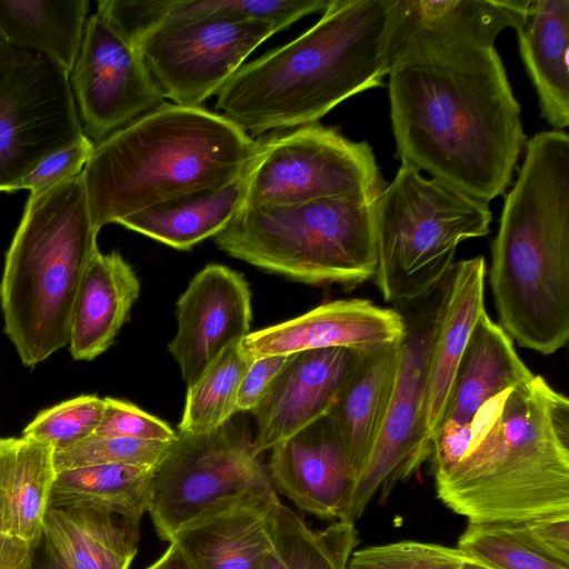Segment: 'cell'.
<instances>
[{
  "label": "cell",
  "mask_w": 569,
  "mask_h": 569,
  "mask_svg": "<svg viewBox=\"0 0 569 569\" xmlns=\"http://www.w3.org/2000/svg\"><path fill=\"white\" fill-rule=\"evenodd\" d=\"M241 341L227 347L188 388L179 432L207 433L227 423L237 411L241 381L252 363Z\"/></svg>",
  "instance_id": "cell-31"
},
{
  "label": "cell",
  "mask_w": 569,
  "mask_h": 569,
  "mask_svg": "<svg viewBox=\"0 0 569 569\" xmlns=\"http://www.w3.org/2000/svg\"><path fill=\"white\" fill-rule=\"evenodd\" d=\"M370 349V348H369ZM366 349L331 347L290 355L251 411L257 455L326 418Z\"/></svg>",
  "instance_id": "cell-17"
},
{
  "label": "cell",
  "mask_w": 569,
  "mask_h": 569,
  "mask_svg": "<svg viewBox=\"0 0 569 569\" xmlns=\"http://www.w3.org/2000/svg\"><path fill=\"white\" fill-rule=\"evenodd\" d=\"M447 289L448 274L426 296L395 306L405 329L391 400L379 438L355 479L341 521L355 523L376 493L380 501L386 499L399 481L408 479L431 456L426 433L427 383Z\"/></svg>",
  "instance_id": "cell-10"
},
{
  "label": "cell",
  "mask_w": 569,
  "mask_h": 569,
  "mask_svg": "<svg viewBox=\"0 0 569 569\" xmlns=\"http://www.w3.org/2000/svg\"><path fill=\"white\" fill-rule=\"evenodd\" d=\"M331 0H164V17L222 16L267 20L280 30L306 14L325 11ZM161 20V21H162ZM160 21V22H161Z\"/></svg>",
  "instance_id": "cell-34"
},
{
  "label": "cell",
  "mask_w": 569,
  "mask_h": 569,
  "mask_svg": "<svg viewBox=\"0 0 569 569\" xmlns=\"http://www.w3.org/2000/svg\"><path fill=\"white\" fill-rule=\"evenodd\" d=\"M251 317V292L241 273L212 263L191 279L177 302V333L168 346L188 388L250 333Z\"/></svg>",
  "instance_id": "cell-16"
},
{
  "label": "cell",
  "mask_w": 569,
  "mask_h": 569,
  "mask_svg": "<svg viewBox=\"0 0 569 569\" xmlns=\"http://www.w3.org/2000/svg\"><path fill=\"white\" fill-rule=\"evenodd\" d=\"M533 375L513 340L485 310L457 367L438 429L469 423L483 405Z\"/></svg>",
  "instance_id": "cell-25"
},
{
  "label": "cell",
  "mask_w": 569,
  "mask_h": 569,
  "mask_svg": "<svg viewBox=\"0 0 569 569\" xmlns=\"http://www.w3.org/2000/svg\"><path fill=\"white\" fill-rule=\"evenodd\" d=\"M170 442L92 435L74 445L54 451L57 472L94 465H132L153 468Z\"/></svg>",
  "instance_id": "cell-36"
},
{
  "label": "cell",
  "mask_w": 569,
  "mask_h": 569,
  "mask_svg": "<svg viewBox=\"0 0 569 569\" xmlns=\"http://www.w3.org/2000/svg\"><path fill=\"white\" fill-rule=\"evenodd\" d=\"M533 541L548 555L569 563V515L523 522Z\"/></svg>",
  "instance_id": "cell-41"
},
{
  "label": "cell",
  "mask_w": 569,
  "mask_h": 569,
  "mask_svg": "<svg viewBox=\"0 0 569 569\" xmlns=\"http://www.w3.org/2000/svg\"><path fill=\"white\" fill-rule=\"evenodd\" d=\"M88 11L87 0H0V28L7 43L40 54L69 73Z\"/></svg>",
  "instance_id": "cell-28"
},
{
  "label": "cell",
  "mask_w": 569,
  "mask_h": 569,
  "mask_svg": "<svg viewBox=\"0 0 569 569\" xmlns=\"http://www.w3.org/2000/svg\"><path fill=\"white\" fill-rule=\"evenodd\" d=\"M290 355L257 358L247 370L237 397V411H252L289 360Z\"/></svg>",
  "instance_id": "cell-40"
},
{
  "label": "cell",
  "mask_w": 569,
  "mask_h": 569,
  "mask_svg": "<svg viewBox=\"0 0 569 569\" xmlns=\"http://www.w3.org/2000/svg\"><path fill=\"white\" fill-rule=\"evenodd\" d=\"M527 0H397L387 44L389 72L408 64H456L495 49Z\"/></svg>",
  "instance_id": "cell-15"
},
{
  "label": "cell",
  "mask_w": 569,
  "mask_h": 569,
  "mask_svg": "<svg viewBox=\"0 0 569 569\" xmlns=\"http://www.w3.org/2000/svg\"><path fill=\"white\" fill-rule=\"evenodd\" d=\"M38 546L0 530V569H32Z\"/></svg>",
  "instance_id": "cell-43"
},
{
  "label": "cell",
  "mask_w": 569,
  "mask_h": 569,
  "mask_svg": "<svg viewBox=\"0 0 569 569\" xmlns=\"http://www.w3.org/2000/svg\"><path fill=\"white\" fill-rule=\"evenodd\" d=\"M489 203L401 164L375 201V283L393 306L433 290L455 264L460 242L490 232Z\"/></svg>",
  "instance_id": "cell-8"
},
{
  "label": "cell",
  "mask_w": 569,
  "mask_h": 569,
  "mask_svg": "<svg viewBox=\"0 0 569 569\" xmlns=\"http://www.w3.org/2000/svg\"><path fill=\"white\" fill-rule=\"evenodd\" d=\"M259 141L221 113L164 102L94 144L81 176L93 224L242 176Z\"/></svg>",
  "instance_id": "cell-5"
},
{
  "label": "cell",
  "mask_w": 569,
  "mask_h": 569,
  "mask_svg": "<svg viewBox=\"0 0 569 569\" xmlns=\"http://www.w3.org/2000/svg\"><path fill=\"white\" fill-rule=\"evenodd\" d=\"M276 491L246 425L207 433L177 431L149 479V513L160 539L224 507Z\"/></svg>",
  "instance_id": "cell-9"
},
{
  "label": "cell",
  "mask_w": 569,
  "mask_h": 569,
  "mask_svg": "<svg viewBox=\"0 0 569 569\" xmlns=\"http://www.w3.org/2000/svg\"><path fill=\"white\" fill-rule=\"evenodd\" d=\"M18 438L0 437V530L11 532L10 500Z\"/></svg>",
  "instance_id": "cell-42"
},
{
  "label": "cell",
  "mask_w": 569,
  "mask_h": 569,
  "mask_svg": "<svg viewBox=\"0 0 569 569\" xmlns=\"http://www.w3.org/2000/svg\"><path fill=\"white\" fill-rule=\"evenodd\" d=\"M270 450L267 470L277 492L316 517L342 520L355 477L327 417Z\"/></svg>",
  "instance_id": "cell-19"
},
{
  "label": "cell",
  "mask_w": 569,
  "mask_h": 569,
  "mask_svg": "<svg viewBox=\"0 0 569 569\" xmlns=\"http://www.w3.org/2000/svg\"><path fill=\"white\" fill-rule=\"evenodd\" d=\"M389 101L401 164L486 203L505 193L527 138L496 49L456 64L397 67Z\"/></svg>",
  "instance_id": "cell-2"
},
{
  "label": "cell",
  "mask_w": 569,
  "mask_h": 569,
  "mask_svg": "<svg viewBox=\"0 0 569 569\" xmlns=\"http://www.w3.org/2000/svg\"><path fill=\"white\" fill-rule=\"evenodd\" d=\"M54 448L32 438H18L11 482V532L38 546L57 476Z\"/></svg>",
  "instance_id": "cell-32"
},
{
  "label": "cell",
  "mask_w": 569,
  "mask_h": 569,
  "mask_svg": "<svg viewBox=\"0 0 569 569\" xmlns=\"http://www.w3.org/2000/svg\"><path fill=\"white\" fill-rule=\"evenodd\" d=\"M465 558L457 547L402 540L355 550L347 569H463Z\"/></svg>",
  "instance_id": "cell-37"
},
{
  "label": "cell",
  "mask_w": 569,
  "mask_h": 569,
  "mask_svg": "<svg viewBox=\"0 0 569 569\" xmlns=\"http://www.w3.org/2000/svg\"><path fill=\"white\" fill-rule=\"evenodd\" d=\"M397 0H331L292 41L242 64L216 108L249 136L316 123L341 101L383 84Z\"/></svg>",
  "instance_id": "cell-3"
},
{
  "label": "cell",
  "mask_w": 569,
  "mask_h": 569,
  "mask_svg": "<svg viewBox=\"0 0 569 569\" xmlns=\"http://www.w3.org/2000/svg\"><path fill=\"white\" fill-rule=\"evenodd\" d=\"M399 341L365 350L327 416L355 479L368 460L388 412Z\"/></svg>",
  "instance_id": "cell-21"
},
{
  "label": "cell",
  "mask_w": 569,
  "mask_h": 569,
  "mask_svg": "<svg viewBox=\"0 0 569 569\" xmlns=\"http://www.w3.org/2000/svg\"><path fill=\"white\" fill-rule=\"evenodd\" d=\"M151 469L94 465L59 471L49 507H92L140 520L148 509Z\"/></svg>",
  "instance_id": "cell-29"
},
{
  "label": "cell",
  "mask_w": 569,
  "mask_h": 569,
  "mask_svg": "<svg viewBox=\"0 0 569 569\" xmlns=\"http://www.w3.org/2000/svg\"><path fill=\"white\" fill-rule=\"evenodd\" d=\"M140 520L92 507H48L42 537L68 569H129Z\"/></svg>",
  "instance_id": "cell-26"
},
{
  "label": "cell",
  "mask_w": 569,
  "mask_h": 569,
  "mask_svg": "<svg viewBox=\"0 0 569 569\" xmlns=\"http://www.w3.org/2000/svg\"><path fill=\"white\" fill-rule=\"evenodd\" d=\"M382 189L371 147L316 122L259 141L242 207L330 197L376 200Z\"/></svg>",
  "instance_id": "cell-11"
},
{
  "label": "cell",
  "mask_w": 569,
  "mask_h": 569,
  "mask_svg": "<svg viewBox=\"0 0 569 569\" xmlns=\"http://www.w3.org/2000/svg\"><path fill=\"white\" fill-rule=\"evenodd\" d=\"M98 232L81 173L30 193L0 281L3 330L23 366L33 368L68 345Z\"/></svg>",
  "instance_id": "cell-6"
},
{
  "label": "cell",
  "mask_w": 569,
  "mask_h": 569,
  "mask_svg": "<svg viewBox=\"0 0 569 569\" xmlns=\"http://www.w3.org/2000/svg\"><path fill=\"white\" fill-rule=\"evenodd\" d=\"M489 281L499 325L545 356L569 339V137L527 140L491 243Z\"/></svg>",
  "instance_id": "cell-4"
},
{
  "label": "cell",
  "mask_w": 569,
  "mask_h": 569,
  "mask_svg": "<svg viewBox=\"0 0 569 569\" xmlns=\"http://www.w3.org/2000/svg\"><path fill=\"white\" fill-rule=\"evenodd\" d=\"M357 545L355 523L335 521L313 530L281 502L274 541L261 569H347Z\"/></svg>",
  "instance_id": "cell-30"
},
{
  "label": "cell",
  "mask_w": 569,
  "mask_h": 569,
  "mask_svg": "<svg viewBox=\"0 0 569 569\" xmlns=\"http://www.w3.org/2000/svg\"><path fill=\"white\" fill-rule=\"evenodd\" d=\"M248 171L249 168L238 179L221 188L207 189L153 206L121 219L118 224L171 248L189 250L218 234L242 208Z\"/></svg>",
  "instance_id": "cell-27"
},
{
  "label": "cell",
  "mask_w": 569,
  "mask_h": 569,
  "mask_svg": "<svg viewBox=\"0 0 569 569\" xmlns=\"http://www.w3.org/2000/svg\"><path fill=\"white\" fill-rule=\"evenodd\" d=\"M375 201L330 197L242 207L213 239L227 254L266 271L353 288L377 270Z\"/></svg>",
  "instance_id": "cell-7"
},
{
  "label": "cell",
  "mask_w": 569,
  "mask_h": 569,
  "mask_svg": "<svg viewBox=\"0 0 569 569\" xmlns=\"http://www.w3.org/2000/svg\"><path fill=\"white\" fill-rule=\"evenodd\" d=\"M47 560L43 569H68L66 563L51 550L46 549Z\"/></svg>",
  "instance_id": "cell-45"
},
{
  "label": "cell",
  "mask_w": 569,
  "mask_h": 569,
  "mask_svg": "<svg viewBox=\"0 0 569 569\" xmlns=\"http://www.w3.org/2000/svg\"><path fill=\"white\" fill-rule=\"evenodd\" d=\"M103 399L104 410L94 432L96 436L159 442L174 440L177 431L163 420L141 410L131 402L111 397Z\"/></svg>",
  "instance_id": "cell-38"
},
{
  "label": "cell",
  "mask_w": 569,
  "mask_h": 569,
  "mask_svg": "<svg viewBox=\"0 0 569 569\" xmlns=\"http://www.w3.org/2000/svg\"><path fill=\"white\" fill-rule=\"evenodd\" d=\"M403 319L396 308L368 299L330 301L281 323L247 335L241 346L253 360L331 347L369 349L400 340Z\"/></svg>",
  "instance_id": "cell-18"
},
{
  "label": "cell",
  "mask_w": 569,
  "mask_h": 569,
  "mask_svg": "<svg viewBox=\"0 0 569 569\" xmlns=\"http://www.w3.org/2000/svg\"><path fill=\"white\" fill-rule=\"evenodd\" d=\"M69 82L94 143L166 102L138 47L99 11L87 20Z\"/></svg>",
  "instance_id": "cell-14"
},
{
  "label": "cell",
  "mask_w": 569,
  "mask_h": 569,
  "mask_svg": "<svg viewBox=\"0 0 569 569\" xmlns=\"http://www.w3.org/2000/svg\"><path fill=\"white\" fill-rule=\"evenodd\" d=\"M438 498L471 523H523L569 515V400L540 375L446 425Z\"/></svg>",
  "instance_id": "cell-1"
},
{
  "label": "cell",
  "mask_w": 569,
  "mask_h": 569,
  "mask_svg": "<svg viewBox=\"0 0 569 569\" xmlns=\"http://www.w3.org/2000/svg\"><path fill=\"white\" fill-rule=\"evenodd\" d=\"M278 31L276 23L258 19L167 18L134 44L164 98L180 106L201 107Z\"/></svg>",
  "instance_id": "cell-13"
},
{
  "label": "cell",
  "mask_w": 569,
  "mask_h": 569,
  "mask_svg": "<svg viewBox=\"0 0 569 569\" xmlns=\"http://www.w3.org/2000/svg\"><path fill=\"white\" fill-rule=\"evenodd\" d=\"M457 548L492 569H569L533 541L525 523L469 522Z\"/></svg>",
  "instance_id": "cell-33"
},
{
  "label": "cell",
  "mask_w": 569,
  "mask_h": 569,
  "mask_svg": "<svg viewBox=\"0 0 569 569\" xmlns=\"http://www.w3.org/2000/svg\"><path fill=\"white\" fill-rule=\"evenodd\" d=\"M280 505L277 491L239 501L189 523L171 541L197 569H261Z\"/></svg>",
  "instance_id": "cell-20"
},
{
  "label": "cell",
  "mask_w": 569,
  "mask_h": 569,
  "mask_svg": "<svg viewBox=\"0 0 569 569\" xmlns=\"http://www.w3.org/2000/svg\"><path fill=\"white\" fill-rule=\"evenodd\" d=\"M515 29L541 114L562 131L569 124V0H527Z\"/></svg>",
  "instance_id": "cell-24"
},
{
  "label": "cell",
  "mask_w": 569,
  "mask_h": 569,
  "mask_svg": "<svg viewBox=\"0 0 569 569\" xmlns=\"http://www.w3.org/2000/svg\"><path fill=\"white\" fill-rule=\"evenodd\" d=\"M140 293V282L123 257L100 250L82 277L72 311L69 350L74 360L91 361L112 345Z\"/></svg>",
  "instance_id": "cell-23"
},
{
  "label": "cell",
  "mask_w": 569,
  "mask_h": 569,
  "mask_svg": "<svg viewBox=\"0 0 569 569\" xmlns=\"http://www.w3.org/2000/svg\"><path fill=\"white\" fill-rule=\"evenodd\" d=\"M83 133L69 73L51 60L0 47V191Z\"/></svg>",
  "instance_id": "cell-12"
},
{
  "label": "cell",
  "mask_w": 569,
  "mask_h": 569,
  "mask_svg": "<svg viewBox=\"0 0 569 569\" xmlns=\"http://www.w3.org/2000/svg\"><path fill=\"white\" fill-rule=\"evenodd\" d=\"M485 279L483 256L455 262L448 273L447 296L431 349L427 383L426 433L430 445L469 337L486 310Z\"/></svg>",
  "instance_id": "cell-22"
},
{
  "label": "cell",
  "mask_w": 569,
  "mask_h": 569,
  "mask_svg": "<svg viewBox=\"0 0 569 569\" xmlns=\"http://www.w3.org/2000/svg\"><path fill=\"white\" fill-rule=\"evenodd\" d=\"M144 569H197L180 546L170 541L166 551Z\"/></svg>",
  "instance_id": "cell-44"
},
{
  "label": "cell",
  "mask_w": 569,
  "mask_h": 569,
  "mask_svg": "<svg viewBox=\"0 0 569 569\" xmlns=\"http://www.w3.org/2000/svg\"><path fill=\"white\" fill-rule=\"evenodd\" d=\"M103 410V398L81 395L41 410L24 427L21 437L48 442L60 450L94 435Z\"/></svg>",
  "instance_id": "cell-35"
},
{
  "label": "cell",
  "mask_w": 569,
  "mask_h": 569,
  "mask_svg": "<svg viewBox=\"0 0 569 569\" xmlns=\"http://www.w3.org/2000/svg\"><path fill=\"white\" fill-rule=\"evenodd\" d=\"M7 43L6 38L2 33V30L0 28V47L4 46Z\"/></svg>",
  "instance_id": "cell-47"
},
{
  "label": "cell",
  "mask_w": 569,
  "mask_h": 569,
  "mask_svg": "<svg viewBox=\"0 0 569 569\" xmlns=\"http://www.w3.org/2000/svg\"><path fill=\"white\" fill-rule=\"evenodd\" d=\"M463 569H492V568H489L478 561L471 560L466 557L465 561H463Z\"/></svg>",
  "instance_id": "cell-46"
},
{
  "label": "cell",
  "mask_w": 569,
  "mask_h": 569,
  "mask_svg": "<svg viewBox=\"0 0 569 569\" xmlns=\"http://www.w3.org/2000/svg\"><path fill=\"white\" fill-rule=\"evenodd\" d=\"M94 144L89 137L82 134L68 146L47 156L17 183L14 190L28 189L30 193H36L79 176Z\"/></svg>",
  "instance_id": "cell-39"
}]
</instances>
